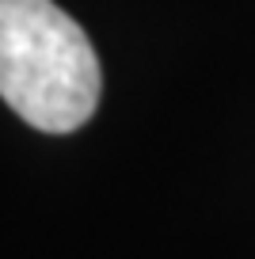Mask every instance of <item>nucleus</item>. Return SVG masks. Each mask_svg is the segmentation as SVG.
<instances>
[{
	"label": "nucleus",
	"mask_w": 255,
	"mask_h": 259,
	"mask_svg": "<svg viewBox=\"0 0 255 259\" xmlns=\"http://www.w3.org/2000/svg\"><path fill=\"white\" fill-rule=\"evenodd\" d=\"M99 57L54 0H0V99L42 134H72L99 107Z\"/></svg>",
	"instance_id": "nucleus-1"
}]
</instances>
